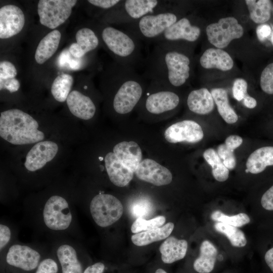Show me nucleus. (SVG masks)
I'll use <instances>...</instances> for the list:
<instances>
[{
    "mask_svg": "<svg viewBox=\"0 0 273 273\" xmlns=\"http://www.w3.org/2000/svg\"><path fill=\"white\" fill-rule=\"evenodd\" d=\"M233 150L228 148L224 144L217 148V154L228 169H233L236 165V159Z\"/></svg>",
    "mask_w": 273,
    "mask_h": 273,
    "instance_id": "58836bf2",
    "label": "nucleus"
},
{
    "mask_svg": "<svg viewBox=\"0 0 273 273\" xmlns=\"http://www.w3.org/2000/svg\"><path fill=\"white\" fill-rule=\"evenodd\" d=\"M105 269V264L103 262H98L86 267L83 273H103Z\"/></svg>",
    "mask_w": 273,
    "mask_h": 273,
    "instance_id": "09e8293b",
    "label": "nucleus"
},
{
    "mask_svg": "<svg viewBox=\"0 0 273 273\" xmlns=\"http://www.w3.org/2000/svg\"><path fill=\"white\" fill-rule=\"evenodd\" d=\"M188 242L174 237L167 238L159 247L161 259L165 263H172L183 259L186 255Z\"/></svg>",
    "mask_w": 273,
    "mask_h": 273,
    "instance_id": "b1692460",
    "label": "nucleus"
},
{
    "mask_svg": "<svg viewBox=\"0 0 273 273\" xmlns=\"http://www.w3.org/2000/svg\"><path fill=\"white\" fill-rule=\"evenodd\" d=\"M217 250L212 243L204 241L200 247L199 256L195 260L193 267L199 273H210L214 268Z\"/></svg>",
    "mask_w": 273,
    "mask_h": 273,
    "instance_id": "bb28decb",
    "label": "nucleus"
},
{
    "mask_svg": "<svg viewBox=\"0 0 273 273\" xmlns=\"http://www.w3.org/2000/svg\"><path fill=\"white\" fill-rule=\"evenodd\" d=\"M134 172L141 180L157 186L168 185L172 179L168 169L150 159L142 160Z\"/></svg>",
    "mask_w": 273,
    "mask_h": 273,
    "instance_id": "f3484780",
    "label": "nucleus"
},
{
    "mask_svg": "<svg viewBox=\"0 0 273 273\" xmlns=\"http://www.w3.org/2000/svg\"><path fill=\"white\" fill-rule=\"evenodd\" d=\"M25 18L22 10L13 5L0 9V38L7 39L19 33L23 29Z\"/></svg>",
    "mask_w": 273,
    "mask_h": 273,
    "instance_id": "dca6fc26",
    "label": "nucleus"
},
{
    "mask_svg": "<svg viewBox=\"0 0 273 273\" xmlns=\"http://www.w3.org/2000/svg\"><path fill=\"white\" fill-rule=\"evenodd\" d=\"M51 251L58 261L62 273H83V251L78 240L68 237L52 240Z\"/></svg>",
    "mask_w": 273,
    "mask_h": 273,
    "instance_id": "6e6552de",
    "label": "nucleus"
},
{
    "mask_svg": "<svg viewBox=\"0 0 273 273\" xmlns=\"http://www.w3.org/2000/svg\"><path fill=\"white\" fill-rule=\"evenodd\" d=\"M201 30L190 18L182 17L171 26L153 43L165 42L178 44L184 41L192 43L199 38Z\"/></svg>",
    "mask_w": 273,
    "mask_h": 273,
    "instance_id": "ddd939ff",
    "label": "nucleus"
},
{
    "mask_svg": "<svg viewBox=\"0 0 273 273\" xmlns=\"http://www.w3.org/2000/svg\"><path fill=\"white\" fill-rule=\"evenodd\" d=\"M88 210L95 223L100 228H106L121 218L123 207L115 196L110 194L99 193L90 200Z\"/></svg>",
    "mask_w": 273,
    "mask_h": 273,
    "instance_id": "1a4fd4ad",
    "label": "nucleus"
},
{
    "mask_svg": "<svg viewBox=\"0 0 273 273\" xmlns=\"http://www.w3.org/2000/svg\"><path fill=\"white\" fill-rule=\"evenodd\" d=\"M245 172H246V173H248V172H249V171H248V170L247 169H246L245 170Z\"/></svg>",
    "mask_w": 273,
    "mask_h": 273,
    "instance_id": "5fc2aeb1",
    "label": "nucleus"
},
{
    "mask_svg": "<svg viewBox=\"0 0 273 273\" xmlns=\"http://www.w3.org/2000/svg\"><path fill=\"white\" fill-rule=\"evenodd\" d=\"M17 231L10 222L2 220L0 223V252L2 255L17 240Z\"/></svg>",
    "mask_w": 273,
    "mask_h": 273,
    "instance_id": "72a5a7b5",
    "label": "nucleus"
},
{
    "mask_svg": "<svg viewBox=\"0 0 273 273\" xmlns=\"http://www.w3.org/2000/svg\"><path fill=\"white\" fill-rule=\"evenodd\" d=\"M211 94L217 106L218 112L223 120L229 124L236 123L238 117L229 104L226 90L222 88H215L211 90Z\"/></svg>",
    "mask_w": 273,
    "mask_h": 273,
    "instance_id": "c85d7f7f",
    "label": "nucleus"
},
{
    "mask_svg": "<svg viewBox=\"0 0 273 273\" xmlns=\"http://www.w3.org/2000/svg\"><path fill=\"white\" fill-rule=\"evenodd\" d=\"M243 100V104L248 108L253 109L257 105L256 100L253 97L247 94Z\"/></svg>",
    "mask_w": 273,
    "mask_h": 273,
    "instance_id": "8fccbe9b",
    "label": "nucleus"
},
{
    "mask_svg": "<svg viewBox=\"0 0 273 273\" xmlns=\"http://www.w3.org/2000/svg\"><path fill=\"white\" fill-rule=\"evenodd\" d=\"M256 32L258 39L263 41L271 34L272 29L269 25L262 24L257 27Z\"/></svg>",
    "mask_w": 273,
    "mask_h": 273,
    "instance_id": "49530a36",
    "label": "nucleus"
},
{
    "mask_svg": "<svg viewBox=\"0 0 273 273\" xmlns=\"http://www.w3.org/2000/svg\"><path fill=\"white\" fill-rule=\"evenodd\" d=\"M114 89L112 108L117 114L132 111L140 101L146 88V78L136 70L114 63L106 71L104 78Z\"/></svg>",
    "mask_w": 273,
    "mask_h": 273,
    "instance_id": "7ed1b4c3",
    "label": "nucleus"
},
{
    "mask_svg": "<svg viewBox=\"0 0 273 273\" xmlns=\"http://www.w3.org/2000/svg\"><path fill=\"white\" fill-rule=\"evenodd\" d=\"M152 210L151 203L146 200L135 201L131 206V212L137 218H144L149 215Z\"/></svg>",
    "mask_w": 273,
    "mask_h": 273,
    "instance_id": "ea45409f",
    "label": "nucleus"
},
{
    "mask_svg": "<svg viewBox=\"0 0 273 273\" xmlns=\"http://www.w3.org/2000/svg\"><path fill=\"white\" fill-rule=\"evenodd\" d=\"M206 33L209 42L221 49L226 47L233 39L241 37L244 30L235 18L228 17L208 25Z\"/></svg>",
    "mask_w": 273,
    "mask_h": 273,
    "instance_id": "f8f14e48",
    "label": "nucleus"
},
{
    "mask_svg": "<svg viewBox=\"0 0 273 273\" xmlns=\"http://www.w3.org/2000/svg\"><path fill=\"white\" fill-rule=\"evenodd\" d=\"M73 83V78L69 74L64 73L57 76L51 88V94L55 100L60 103L66 101Z\"/></svg>",
    "mask_w": 273,
    "mask_h": 273,
    "instance_id": "7c9ffc66",
    "label": "nucleus"
},
{
    "mask_svg": "<svg viewBox=\"0 0 273 273\" xmlns=\"http://www.w3.org/2000/svg\"><path fill=\"white\" fill-rule=\"evenodd\" d=\"M176 7L174 3L164 0H125L114 8L105 17L107 22L123 25L136 21L150 14Z\"/></svg>",
    "mask_w": 273,
    "mask_h": 273,
    "instance_id": "0eeeda50",
    "label": "nucleus"
},
{
    "mask_svg": "<svg viewBox=\"0 0 273 273\" xmlns=\"http://www.w3.org/2000/svg\"><path fill=\"white\" fill-rule=\"evenodd\" d=\"M61 38V32L54 29L41 39L34 55L37 63L42 64L54 55L58 48Z\"/></svg>",
    "mask_w": 273,
    "mask_h": 273,
    "instance_id": "393cba45",
    "label": "nucleus"
},
{
    "mask_svg": "<svg viewBox=\"0 0 273 273\" xmlns=\"http://www.w3.org/2000/svg\"><path fill=\"white\" fill-rule=\"evenodd\" d=\"M39 122L31 115L19 109L1 112L0 136L13 145H33L46 139Z\"/></svg>",
    "mask_w": 273,
    "mask_h": 273,
    "instance_id": "20e7f679",
    "label": "nucleus"
},
{
    "mask_svg": "<svg viewBox=\"0 0 273 273\" xmlns=\"http://www.w3.org/2000/svg\"><path fill=\"white\" fill-rule=\"evenodd\" d=\"M260 87L268 94H273V63L268 64L260 76Z\"/></svg>",
    "mask_w": 273,
    "mask_h": 273,
    "instance_id": "4c0bfd02",
    "label": "nucleus"
},
{
    "mask_svg": "<svg viewBox=\"0 0 273 273\" xmlns=\"http://www.w3.org/2000/svg\"><path fill=\"white\" fill-rule=\"evenodd\" d=\"M261 204L263 208L267 210H273V186L262 195Z\"/></svg>",
    "mask_w": 273,
    "mask_h": 273,
    "instance_id": "a18cd8bd",
    "label": "nucleus"
},
{
    "mask_svg": "<svg viewBox=\"0 0 273 273\" xmlns=\"http://www.w3.org/2000/svg\"><path fill=\"white\" fill-rule=\"evenodd\" d=\"M213 97L206 88L192 90L187 98V105L190 111L200 115L207 114L214 107Z\"/></svg>",
    "mask_w": 273,
    "mask_h": 273,
    "instance_id": "5701e85b",
    "label": "nucleus"
},
{
    "mask_svg": "<svg viewBox=\"0 0 273 273\" xmlns=\"http://www.w3.org/2000/svg\"><path fill=\"white\" fill-rule=\"evenodd\" d=\"M20 86L19 80L16 78L0 80V90L6 89L11 93L17 92Z\"/></svg>",
    "mask_w": 273,
    "mask_h": 273,
    "instance_id": "c03bdc74",
    "label": "nucleus"
},
{
    "mask_svg": "<svg viewBox=\"0 0 273 273\" xmlns=\"http://www.w3.org/2000/svg\"><path fill=\"white\" fill-rule=\"evenodd\" d=\"M264 259L267 265L273 272V247L266 252Z\"/></svg>",
    "mask_w": 273,
    "mask_h": 273,
    "instance_id": "3c124183",
    "label": "nucleus"
},
{
    "mask_svg": "<svg viewBox=\"0 0 273 273\" xmlns=\"http://www.w3.org/2000/svg\"><path fill=\"white\" fill-rule=\"evenodd\" d=\"M203 157L212 167V173L218 181H224L229 176V169L223 164L217 153L213 149L209 148L203 153Z\"/></svg>",
    "mask_w": 273,
    "mask_h": 273,
    "instance_id": "2f4dec72",
    "label": "nucleus"
},
{
    "mask_svg": "<svg viewBox=\"0 0 273 273\" xmlns=\"http://www.w3.org/2000/svg\"><path fill=\"white\" fill-rule=\"evenodd\" d=\"M273 165V147H263L257 149L250 154L246 166L249 172L259 173L268 166Z\"/></svg>",
    "mask_w": 273,
    "mask_h": 273,
    "instance_id": "a878e982",
    "label": "nucleus"
},
{
    "mask_svg": "<svg viewBox=\"0 0 273 273\" xmlns=\"http://www.w3.org/2000/svg\"><path fill=\"white\" fill-rule=\"evenodd\" d=\"M155 273H167V272L162 268H159L156 270Z\"/></svg>",
    "mask_w": 273,
    "mask_h": 273,
    "instance_id": "603ef678",
    "label": "nucleus"
},
{
    "mask_svg": "<svg viewBox=\"0 0 273 273\" xmlns=\"http://www.w3.org/2000/svg\"><path fill=\"white\" fill-rule=\"evenodd\" d=\"M113 152L128 168L135 172L142 158V152L139 145L133 141H123L115 145Z\"/></svg>",
    "mask_w": 273,
    "mask_h": 273,
    "instance_id": "412c9836",
    "label": "nucleus"
},
{
    "mask_svg": "<svg viewBox=\"0 0 273 273\" xmlns=\"http://www.w3.org/2000/svg\"><path fill=\"white\" fill-rule=\"evenodd\" d=\"M104 162L108 177L115 186L125 187L132 179L133 172L126 167L113 152L106 155Z\"/></svg>",
    "mask_w": 273,
    "mask_h": 273,
    "instance_id": "6ab92c4d",
    "label": "nucleus"
},
{
    "mask_svg": "<svg viewBox=\"0 0 273 273\" xmlns=\"http://www.w3.org/2000/svg\"><path fill=\"white\" fill-rule=\"evenodd\" d=\"M76 193L59 190L45 192L25 205L28 222L38 232L52 240L68 237L79 240V226L75 205Z\"/></svg>",
    "mask_w": 273,
    "mask_h": 273,
    "instance_id": "f257e3e1",
    "label": "nucleus"
},
{
    "mask_svg": "<svg viewBox=\"0 0 273 273\" xmlns=\"http://www.w3.org/2000/svg\"><path fill=\"white\" fill-rule=\"evenodd\" d=\"M211 219L216 221L222 222L235 227H241L250 221L249 216L244 213H240L232 216H228L219 210L213 211L211 215Z\"/></svg>",
    "mask_w": 273,
    "mask_h": 273,
    "instance_id": "f704fd0d",
    "label": "nucleus"
},
{
    "mask_svg": "<svg viewBox=\"0 0 273 273\" xmlns=\"http://www.w3.org/2000/svg\"><path fill=\"white\" fill-rule=\"evenodd\" d=\"M165 220V217L163 216H158L149 220L137 218L131 226V231L136 234L159 228L163 225Z\"/></svg>",
    "mask_w": 273,
    "mask_h": 273,
    "instance_id": "c9c22d12",
    "label": "nucleus"
},
{
    "mask_svg": "<svg viewBox=\"0 0 273 273\" xmlns=\"http://www.w3.org/2000/svg\"><path fill=\"white\" fill-rule=\"evenodd\" d=\"M100 36L116 62L136 69L144 66L141 41L124 30L106 25L101 29Z\"/></svg>",
    "mask_w": 273,
    "mask_h": 273,
    "instance_id": "39448f33",
    "label": "nucleus"
},
{
    "mask_svg": "<svg viewBox=\"0 0 273 273\" xmlns=\"http://www.w3.org/2000/svg\"><path fill=\"white\" fill-rule=\"evenodd\" d=\"M199 63L203 68H216L223 71L232 69L234 66V61L230 55L218 48L205 50L199 59Z\"/></svg>",
    "mask_w": 273,
    "mask_h": 273,
    "instance_id": "4be33fe9",
    "label": "nucleus"
},
{
    "mask_svg": "<svg viewBox=\"0 0 273 273\" xmlns=\"http://www.w3.org/2000/svg\"><path fill=\"white\" fill-rule=\"evenodd\" d=\"M251 19L256 23L262 24L270 18L271 2L269 0L245 1Z\"/></svg>",
    "mask_w": 273,
    "mask_h": 273,
    "instance_id": "c756f323",
    "label": "nucleus"
},
{
    "mask_svg": "<svg viewBox=\"0 0 273 273\" xmlns=\"http://www.w3.org/2000/svg\"><path fill=\"white\" fill-rule=\"evenodd\" d=\"M76 42L72 43L69 52L75 58H80L87 53L95 50L99 46L100 40L97 34L92 29L83 27L75 35Z\"/></svg>",
    "mask_w": 273,
    "mask_h": 273,
    "instance_id": "aec40b11",
    "label": "nucleus"
},
{
    "mask_svg": "<svg viewBox=\"0 0 273 273\" xmlns=\"http://www.w3.org/2000/svg\"><path fill=\"white\" fill-rule=\"evenodd\" d=\"M243 143V139L240 136L231 135L229 136L225 140L224 144L225 146L233 150L238 148Z\"/></svg>",
    "mask_w": 273,
    "mask_h": 273,
    "instance_id": "de8ad7c7",
    "label": "nucleus"
},
{
    "mask_svg": "<svg viewBox=\"0 0 273 273\" xmlns=\"http://www.w3.org/2000/svg\"><path fill=\"white\" fill-rule=\"evenodd\" d=\"M121 1L120 0H88L87 2L99 10L111 11Z\"/></svg>",
    "mask_w": 273,
    "mask_h": 273,
    "instance_id": "37998d69",
    "label": "nucleus"
},
{
    "mask_svg": "<svg viewBox=\"0 0 273 273\" xmlns=\"http://www.w3.org/2000/svg\"><path fill=\"white\" fill-rule=\"evenodd\" d=\"M173 229L174 224L168 222L162 226L135 234L131 236V240L136 246H146L168 238Z\"/></svg>",
    "mask_w": 273,
    "mask_h": 273,
    "instance_id": "cd10ccee",
    "label": "nucleus"
},
{
    "mask_svg": "<svg viewBox=\"0 0 273 273\" xmlns=\"http://www.w3.org/2000/svg\"><path fill=\"white\" fill-rule=\"evenodd\" d=\"M204 136L201 126L193 120H186L168 127L164 132V138L171 143L187 142L196 143Z\"/></svg>",
    "mask_w": 273,
    "mask_h": 273,
    "instance_id": "2eb2a0df",
    "label": "nucleus"
},
{
    "mask_svg": "<svg viewBox=\"0 0 273 273\" xmlns=\"http://www.w3.org/2000/svg\"><path fill=\"white\" fill-rule=\"evenodd\" d=\"M158 84L159 89L148 94L144 103L146 110L154 115L172 111L178 106L180 102L179 96L169 90V87Z\"/></svg>",
    "mask_w": 273,
    "mask_h": 273,
    "instance_id": "4468645a",
    "label": "nucleus"
},
{
    "mask_svg": "<svg viewBox=\"0 0 273 273\" xmlns=\"http://www.w3.org/2000/svg\"><path fill=\"white\" fill-rule=\"evenodd\" d=\"M17 70L15 65L8 61H3L0 63V80H6L15 78Z\"/></svg>",
    "mask_w": 273,
    "mask_h": 273,
    "instance_id": "a19ab883",
    "label": "nucleus"
},
{
    "mask_svg": "<svg viewBox=\"0 0 273 273\" xmlns=\"http://www.w3.org/2000/svg\"><path fill=\"white\" fill-rule=\"evenodd\" d=\"M66 101L70 112L76 117L87 120L95 116V104L89 96L77 90L71 91Z\"/></svg>",
    "mask_w": 273,
    "mask_h": 273,
    "instance_id": "a211bd4d",
    "label": "nucleus"
},
{
    "mask_svg": "<svg viewBox=\"0 0 273 273\" xmlns=\"http://www.w3.org/2000/svg\"><path fill=\"white\" fill-rule=\"evenodd\" d=\"M75 0H40L37 5L39 22L42 25L55 29L70 16Z\"/></svg>",
    "mask_w": 273,
    "mask_h": 273,
    "instance_id": "9d476101",
    "label": "nucleus"
},
{
    "mask_svg": "<svg viewBox=\"0 0 273 273\" xmlns=\"http://www.w3.org/2000/svg\"><path fill=\"white\" fill-rule=\"evenodd\" d=\"M271 28H272V32H271V36L270 38V40L272 44L273 45V25H271Z\"/></svg>",
    "mask_w": 273,
    "mask_h": 273,
    "instance_id": "864d4df0",
    "label": "nucleus"
},
{
    "mask_svg": "<svg viewBox=\"0 0 273 273\" xmlns=\"http://www.w3.org/2000/svg\"><path fill=\"white\" fill-rule=\"evenodd\" d=\"M176 7L150 14L132 22L121 25L124 30L140 41L154 43L181 18Z\"/></svg>",
    "mask_w": 273,
    "mask_h": 273,
    "instance_id": "423d86ee",
    "label": "nucleus"
},
{
    "mask_svg": "<svg viewBox=\"0 0 273 273\" xmlns=\"http://www.w3.org/2000/svg\"><path fill=\"white\" fill-rule=\"evenodd\" d=\"M60 147L56 142L44 140L32 145L26 153L23 168L29 174L38 173L59 154Z\"/></svg>",
    "mask_w": 273,
    "mask_h": 273,
    "instance_id": "9b49d317",
    "label": "nucleus"
},
{
    "mask_svg": "<svg viewBox=\"0 0 273 273\" xmlns=\"http://www.w3.org/2000/svg\"><path fill=\"white\" fill-rule=\"evenodd\" d=\"M50 249V253L39 263L34 273H58L59 264Z\"/></svg>",
    "mask_w": 273,
    "mask_h": 273,
    "instance_id": "e433bc0d",
    "label": "nucleus"
},
{
    "mask_svg": "<svg viewBox=\"0 0 273 273\" xmlns=\"http://www.w3.org/2000/svg\"><path fill=\"white\" fill-rule=\"evenodd\" d=\"M178 47L175 43H155L145 58L144 77L168 87L186 84L191 76V60Z\"/></svg>",
    "mask_w": 273,
    "mask_h": 273,
    "instance_id": "f03ea898",
    "label": "nucleus"
},
{
    "mask_svg": "<svg viewBox=\"0 0 273 273\" xmlns=\"http://www.w3.org/2000/svg\"><path fill=\"white\" fill-rule=\"evenodd\" d=\"M247 82L243 78H237L234 82L233 94L234 98L238 101L243 100L247 94Z\"/></svg>",
    "mask_w": 273,
    "mask_h": 273,
    "instance_id": "79ce46f5",
    "label": "nucleus"
},
{
    "mask_svg": "<svg viewBox=\"0 0 273 273\" xmlns=\"http://www.w3.org/2000/svg\"><path fill=\"white\" fill-rule=\"evenodd\" d=\"M214 228L216 231L224 235L230 240L232 246L243 247L246 245L247 240L244 233L237 227L216 222L214 225Z\"/></svg>",
    "mask_w": 273,
    "mask_h": 273,
    "instance_id": "473e14b6",
    "label": "nucleus"
}]
</instances>
